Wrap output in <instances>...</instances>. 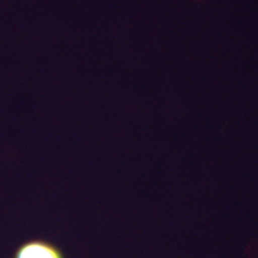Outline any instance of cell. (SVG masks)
<instances>
[{
    "label": "cell",
    "mask_w": 258,
    "mask_h": 258,
    "mask_svg": "<svg viewBox=\"0 0 258 258\" xmlns=\"http://www.w3.org/2000/svg\"><path fill=\"white\" fill-rule=\"evenodd\" d=\"M12 258H67L63 249L49 240L34 238L22 242Z\"/></svg>",
    "instance_id": "1"
}]
</instances>
